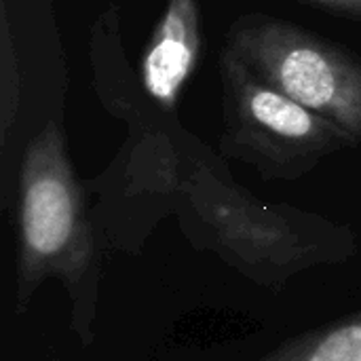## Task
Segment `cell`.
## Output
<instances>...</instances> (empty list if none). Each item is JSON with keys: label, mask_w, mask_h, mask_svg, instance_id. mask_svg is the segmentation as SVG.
I'll list each match as a JSON object with an SVG mask.
<instances>
[{"label": "cell", "mask_w": 361, "mask_h": 361, "mask_svg": "<svg viewBox=\"0 0 361 361\" xmlns=\"http://www.w3.org/2000/svg\"><path fill=\"white\" fill-rule=\"evenodd\" d=\"M226 53L260 80L361 140V61L296 25L252 19L233 34Z\"/></svg>", "instance_id": "1"}, {"label": "cell", "mask_w": 361, "mask_h": 361, "mask_svg": "<svg viewBox=\"0 0 361 361\" xmlns=\"http://www.w3.org/2000/svg\"><path fill=\"white\" fill-rule=\"evenodd\" d=\"M233 133L256 152L277 161L317 159L355 140L279 89L260 80L241 59L224 57Z\"/></svg>", "instance_id": "2"}, {"label": "cell", "mask_w": 361, "mask_h": 361, "mask_svg": "<svg viewBox=\"0 0 361 361\" xmlns=\"http://www.w3.org/2000/svg\"><path fill=\"white\" fill-rule=\"evenodd\" d=\"M78 231V195L53 123L30 144L21 171L23 262L38 273L59 260Z\"/></svg>", "instance_id": "3"}, {"label": "cell", "mask_w": 361, "mask_h": 361, "mask_svg": "<svg viewBox=\"0 0 361 361\" xmlns=\"http://www.w3.org/2000/svg\"><path fill=\"white\" fill-rule=\"evenodd\" d=\"M197 0H169L142 57V85L165 110L173 108L201 53Z\"/></svg>", "instance_id": "4"}, {"label": "cell", "mask_w": 361, "mask_h": 361, "mask_svg": "<svg viewBox=\"0 0 361 361\" xmlns=\"http://www.w3.org/2000/svg\"><path fill=\"white\" fill-rule=\"evenodd\" d=\"M300 361H361V324L326 334Z\"/></svg>", "instance_id": "5"}, {"label": "cell", "mask_w": 361, "mask_h": 361, "mask_svg": "<svg viewBox=\"0 0 361 361\" xmlns=\"http://www.w3.org/2000/svg\"><path fill=\"white\" fill-rule=\"evenodd\" d=\"M309 2L328 6V8L345 13L349 17H361V0H309Z\"/></svg>", "instance_id": "6"}]
</instances>
